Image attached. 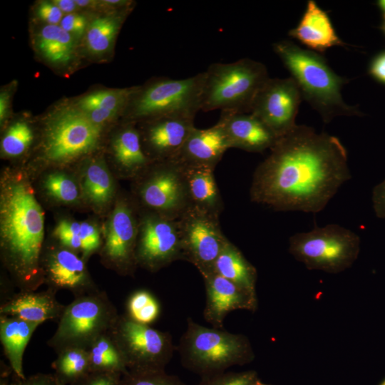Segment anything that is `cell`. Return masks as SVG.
<instances>
[{
	"label": "cell",
	"mask_w": 385,
	"mask_h": 385,
	"mask_svg": "<svg viewBox=\"0 0 385 385\" xmlns=\"http://www.w3.org/2000/svg\"><path fill=\"white\" fill-rule=\"evenodd\" d=\"M351 178L347 151L338 138L297 125L256 168L250 197L277 211L315 214Z\"/></svg>",
	"instance_id": "1"
},
{
	"label": "cell",
	"mask_w": 385,
	"mask_h": 385,
	"mask_svg": "<svg viewBox=\"0 0 385 385\" xmlns=\"http://www.w3.org/2000/svg\"><path fill=\"white\" fill-rule=\"evenodd\" d=\"M0 232L4 261L18 286L21 291H34L44 282V215L25 180L11 178L1 186Z\"/></svg>",
	"instance_id": "2"
},
{
	"label": "cell",
	"mask_w": 385,
	"mask_h": 385,
	"mask_svg": "<svg viewBox=\"0 0 385 385\" xmlns=\"http://www.w3.org/2000/svg\"><path fill=\"white\" fill-rule=\"evenodd\" d=\"M272 47L298 86L302 98L320 114L324 123L340 115H361L342 97V86L348 80L335 73L323 56L288 40L274 43Z\"/></svg>",
	"instance_id": "3"
},
{
	"label": "cell",
	"mask_w": 385,
	"mask_h": 385,
	"mask_svg": "<svg viewBox=\"0 0 385 385\" xmlns=\"http://www.w3.org/2000/svg\"><path fill=\"white\" fill-rule=\"evenodd\" d=\"M183 366L200 377L250 363L255 353L248 338L222 329L207 327L188 318L176 346Z\"/></svg>",
	"instance_id": "4"
},
{
	"label": "cell",
	"mask_w": 385,
	"mask_h": 385,
	"mask_svg": "<svg viewBox=\"0 0 385 385\" xmlns=\"http://www.w3.org/2000/svg\"><path fill=\"white\" fill-rule=\"evenodd\" d=\"M205 72L201 111L250 113L255 98L270 78L266 66L250 58L215 63Z\"/></svg>",
	"instance_id": "5"
},
{
	"label": "cell",
	"mask_w": 385,
	"mask_h": 385,
	"mask_svg": "<svg viewBox=\"0 0 385 385\" xmlns=\"http://www.w3.org/2000/svg\"><path fill=\"white\" fill-rule=\"evenodd\" d=\"M119 314L105 292L94 290L77 297L65 306L48 345L56 353L69 348L88 349L108 333Z\"/></svg>",
	"instance_id": "6"
},
{
	"label": "cell",
	"mask_w": 385,
	"mask_h": 385,
	"mask_svg": "<svg viewBox=\"0 0 385 385\" xmlns=\"http://www.w3.org/2000/svg\"><path fill=\"white\" fill-rule=\"evenodd\" d=\"M205 72L183 79L162 78L141 88H135L127 106L131 120L163 116L195 118L201 111Z\"/></svg>",
	"instance_id": "7"
},
{
	"label": "cell",
	"mask_w": 385,
	"mask_h": 385,
	"mask_svg": "<svg viewBox=\"0 0 385 385\" xmlns=\"http://www.w3.org/2000/svg\"><path fill=\"white\" fill-rule=\"evenodd\" d=\"M289 252L307 269L330 274L352 266L360 252V238L354 232L337 224L314 227L289 239Z\"/></svg>",
	"instance_id": "8"
},
{
	"label": "cell",
	"mask_w": 385,
	"mask_h": 385,
	"mask_svg": "<svg viewBox=\"0 0 385 385\" xmlns=\"http://www.w3.org/2000/svg\"><path fill=\"white\" fill-rule=\"evenodd\" d=\"M108 334L129 371L165 370L175 346L170 334L119 315Z\"/></svg>",
	"instance_id": "9"
},
{
	"label": "cell",
	"mask_w": 385,
	"mask_h": 385,
	"mask_svg": "<svg viewBox=\"0 0 385 385\" xmlns=\"http://www.w3.org/2000/svg\"><path fill=\"white\" fill-rule=\"evenodd\" d=\"M138 180L137 196L147 211L178 220L192 206L183 166L175 159L153 162Z\"/></svg>",
	"instance_id": "10"
},
{
	"label": "cell",
	"mask_w": 385,
	"mask_h": 385,
	"mask_svg": "<svg viewBox=\"0 0 385 385\" xmlns=\"http://www.w3.org/2000/svg\"><path fill=\"white\" fill-rule=\"evenodd\" d=\"M101 128L78 108L57 111L46 128L45 157L53 163H60L90 153L98 143Z\"/></svg>",
	"instance_id": "11"
},
{
	"label": "cell",
	"mask_w": 385,
	"mask_h": 385,
	"mask_svg": "<svg viewBox=\"0 0 385 385\" xmlns=\"http://www.w3.org/2000/svg\"><path fill=\"white\" fill-rule=\"evenodd\" d=\"M183 260L192 264L202 277L213 272L215 260L228 239L219 216L190 206L178 219Z\"/></svg>",
	"instance_id": "12"
},
{
	"label": "cell",
	"mask_w": 385,
	"mask_h": 385,
	"mask_svg": "<svg viewBox=\"0 0 385 385\" xmlns=\"http://www.w3.org/2000/svg\"><path fill=\"white\" fill-rule=\"evenodd\" d=\"M142 215L135 249L137 265L156 272L183 260L178 220L150 211Z\"/></svg>",
	"instance_id": "13"
},
{
	"label": "cell",
	"mask_w": 385,
	"mask_h": 385,
	"mask_svg": "<svg viewBox=\"0 0 385 385\" xmlns=\"http://www.w3.org/2000/svg\"><path fill=\"white\" fill-rule=\"evenodd\" d=\"M302 96L294 80L269 78L257 94L250 113L280 138L296 125Z\"/></svg>",
	"instance_id": "14"
},
{
	"label": "cell",
	"mask_w": 385,
	"mask_h": 385,
	"mask_svg": "<svg viewBox=\"0 0 385 385\" xmlns=\"http://www.w3.org/2000/svg\"><path fill=\"white\" fill-rule=\"evenodd\" d=\"M129 201L119 200L107 225L103 257L122 273L132 272L137 265L135 249L139 219Z\"/></svg>",
	"instance_id": "15"
},
{
	"label": "cell",
	"mask_w": 385,
	"mask_h": 385,
	"mask_svg": "<svg viewBox=\"0 0 385 385\" xmlns=\"http://www.w3.org/2000/svg\"><path fill=\"white\" fill-rule=\"evenodd\" d=\"M194 118L169 115L145 120L146 125L139 131L148 156L153 162L175 158L195 128Z\"/></svg>",
	"instance_id": "16"
},
{
	"label": "cell",
	"mask_w": 385,
	"mask_h": 385,
	"mask_svg": "<svg viewBox=\"0 0 385 385\" xmlns=\"http://www.w3.org/2000/svg\"><path fill=\"white\" fill-rule=\"evenodd\" d=\"M202 278L206 291L203 317L212 327L222 329L226 316L232 311L255 312L257 309V294L239 287L215 272L202 276Z\"/></svg>",
	"instance_id": "17"
},
{
	"label": "cell",
	"mask_w": 385,
	"mask_h": 385,
	"mask_svg": "<svg viewBox=\"0 0 385 385\" xmlns=\"http://www.w3.org/2000/svg\"><path fill=\"white\" fill-rule=\"evenodd\" d=\"M43 272L44 281L54 291L65 289L77 297L96 290L89 277L84 260L73 250L63 246L47 255Z\"/></svg>",
	"instance_id": "18"
},
{
	"label": "cell",
	"mask_w": 385,
	"mask_h": 385,
	"mask_svg": "<svg viewBox=\"0 0 385 385\" xmlns=\"http://www.w3.org/2000/svg\"><path fill=\"white\" fill-rule=\"evenodd\" d=\"M230 148L225 128L218 120L206 129L195 128L174 159L183 165L215 170L224 153Z\"/></svg>",
	"instance_id": "19"
},
{
	"label": "cell",
	"mask_w": 385,
	"mask_h": 385,
	"mask_svg": "<svg viewBox=\"0 0 385 385\" xmlns=\"http://www.w3.org/2000/svg\"><path fill=\"white\" fill-rule=\"evenodd\" d=\"M222 124L231 148L261 153L271 149L279 138L251 113L221 112Z\"/></svg>",
	"instance_id": "20"
},
{
	"label": "cell",
	"mask_w": 385,
	"mask_h": 385,
	"mask_svg": "<svg viewBox=\"0 0 385 385\" xmlns=\"http://www.w3.org/2000/svg\"><path fill=\"white\" fill-rule=\"evenodd\" d=\"M288 34L316 53L346 45L337 35L327 12L313 0L307 1L299 22Z\"/></svg>",
	"instance_id": "21"
},
{
	"label": "cell",
	"mask_w": 385,
	"mask_h": 385,
	"mask_svg": "<svg viewBox=\"0 0 385 385\" xmlns=\"http://www.w3.org/2000/svg\"><path fill=\"white\" fill-rule=\"evenodd\" d=\"M65 306L56 298L55 291H21L1 303L0 315L16 317L41 324L59 319Z\"/></svg>",
	"instance_id": "22"
},
{
	"label": "cell",
	"mask_w": 385,
	"mask_h": 385,
	"mask_svg": "<svg viewBox=\"0 0 385 385\" xmlns=\"http://www.w3.org/2000/svg\"><path fill=\"white\" fill-rule=\"evenodd\" d=\"M39 324L0 315V340L4 354L14 374L19 379L26 378L23 369V355Z\"/></svg>",
	"instance_id": "23"
},
{
	"label": "cell",
	"mask_w": 385,
	"mask_h": 385,
	"mask_svg": "<svg viewBox=\"0 0 385 385\" xmlns=\"http://www.w3.org/2000/svg\"><path fill=\"white\" fill-rule=\"evenodd\" d=\"M183 166L192 206L220 216L224 205L214 176V169Z\"/></svg>",
	"instance_id": "24"
},
{
	"label": "cell",
	"mask_w": 385,
	"mask_h": 385,
	"mask_svg": "<svg viewBox=\"0 0 385 385\" xmlns=\"http://www.w3.org/2000/svg\"><path fill=\"white\" fill-rule=\"evenodd\" d=\"M112 148L116 163L127 175L138 178L153 163L144 150L139 130L133 125L117 133Z\"/></svg>",
	"instance_id": "25"
},
{
	"label": "cell",
	"mask_w": 385,
	"mask_h": 385,
	"mask_svg": "<svg viewBox=\"0 0 385 385\" xmlns=\"http://www.w3.org/2000/svg\"><path fill=\"white\" fill-rule=\"evenodd\" d=\"M213 272L257 294V270L230 240L215 260Z\"/></svg>",
	"instance_id": "26"
},
{
	"label": "cell",
	"mask_w": 385,
	"mask_h": 385,
	"mask_svg": "<svg viewBox=\"0 0 385 385\" xmlns=\"http://www.w3.org/2000/svg\"><path fill=\"white\" fill-rule=\"evenodd\" d=\"M36 44L41 56L53 64H66L74 55V38L59 25L42 27L37 34Z\"/></svg>",
	"instance_id": "27"
},
{
	"label": "cell",
	"mask_w": 385,
	"mask_h": 385,
	"mask_svg": "<svg viewBox=\"0 0 385 385\" xmlns=\"http://www.w3.org/2000/svg\"><path fill=\"white\" fill-rule=\"evenodd\" d=\"M83 190L87 200L95 206L109 202L114 194L113 178L103 160L93 159L85 168Z\"/></svg>",
	"instance_id": "28"
},
{
	"label": "cell",
	"mask_w": 385,
	"mask_h": 385,
	"mask_svg": "<svg viewBox=\"0 0 385 385\" xmlns=\"http://www.w3.org/2000/svg\"><path fill=\"white\" fill-rule=\"evenodd\" d=\"M56 354L52 367L57 381L61 385H70L91 372L88 349L69 348Z\"/></svg>",
	"instance_id": "29"
},
{
	"label": "cell",
	"mask_w": 385,
	"mask_h": 385,
	"mask_svg": "<svg viewBox=\"0 0 385 385\" xmlns=\"http://www.w3.org/2000/svg\"><path fill=\"white\" fill-rule=\"evenodd\" d=\"M123 20V16L117 15L93 19L86 31L88 51L93 55L108 52L113 47Z\"/></svg>",
	"instance_id": "30"
},
{
	"label": "cell",
	"mask_w": 385,
	"mask_h": 385,
	"mask_svg": "<svg viewBox=\"0 0 385 385\" xmlns=\"http://www.w3.org/2000/svg\"><path fill=\"white\" fill-rule=\"evenodd\" d=\"M88 351L91 371L124 374L128 371L120 351L108 333L98 338Z\"/></svg>",
	"instance_id": "31"
},
{
	"label": "cell",
	"mask_w": 385,
	"mask_h": 385,
	"mask_svg": "<svg viewBox=\"0 0 385 385\" xmlns=\"http://www.w3.org/2000/svg\"><path fill=\"white\" fill-rule=\"evenodd\" d=\"M134 88L98 91L81 98L77 106L82 111L100 108L120 112L127 108Z\"/></svg>",
	"instance_id": "32"
},
{
	"label": "cell",
	"mask_w": 385,
	"mask_h": 385,
	"mask_svg": "<svg viewBox=\"0 0 385 385\" xmlns=\"http://www.w3.org/2000/svg\"><path fill=\"white\" fill-rule=\"evenodd\" d=\"M160 313V306L156 298L148 291L134 292L127 302V315L134 321L149 325Z\"/></svg>",
	"instance_id": "33"
},
{
	"label": "cell",
	"mask_w": 385,
	"mask_h": 385,
	"mask_svg": "<svg viewBox=\"0 0 385 385\" xmlns=\"http://www.w3.org/2000/svg\"><path fill=\"white\" fill-rule=\"evenodd\" d=\"M34 133L29 125L24 121L13 123L7 130L1 140V151L7 156L21 155L30 145Z\"/></svg>",
	"instance_id": "34"
},
{
	"label": "cell",
	"mask_w": 385,
	"mask_h": 385,
	"mask_svg": "<svg viewBox=\"0 0 385 385\" xmlns=\"http://www.w3.org/2000/svg\"><path fill=\"white\" fill-rule=\"evenodd\" d=\"M44 186L51 197L62 202H74L79 196L78 188L75 181L63 173L49 174L45 179Z\"/></svg>",
	"instance_id": "35"
},
{
	"label": "cell",
	"mask_w": 385,
	"mask_h": 385,
	"mask_svg": "<svg viewBox=\"0 0 385 385\" xmlns=\"http://www.w3.org/2000/svg\"><path fill=\"white\" fill-rule=\"evenodd\" d=\"M121 385H186L178 377L165 370L133 371L122 375Z\"/></svg>",
	"instance_id": "36"
},
{
	"label": "cell",
	"mask_w": 385,
	"mask_h": 385,
	"mask_svg": "<svg viewBox=\"0 0 385 385\" xmlns=\"http://www.w3.org/2000/svg\"><path fill=\"white\" fill-rule=\"evenodd\" d=\"M257 380L256 371H224L201 377L198 385H253Z\"/></svg>",
	"instance_id": "37"
},
{
	"label": "cell",
	"mask_w": 385,
	"mask_h": 385,
	"mask_svg": "<svg viewBox=\"0 0 385 385\" xmlns=\"http://www.w3.org/2000/svg\"><path fill=\"white\" fill-rule=\"evenodd\" d=\"M80 227L81 222L61 220L56 225L53 234L62 246L82 252L83 245L79 237Z\"/></svg>",
	"instance_id": "38"
},
{
	"label": "cell",
	"mask_w": 385,
	"mask_h": 385,
	"mask_svg": "<svg viewBox=\"0 0 385 385\" xmlns=\"http://www.w3.org/2000/svg\"><path fill=\"white\" fill-rule=\"evenodd\" d=\"M79 237L81 240L82 254L84 258L88 257L100 247L101 244L98 229L87 222H81Z\"/></svg>",
	"instance_id": "39"
},
{
	"label": "cell",
	"mask_w": 385,
	"mask_h": 385,
	"mask_svg": "<svg viewBox=\"0 0 385 385\" xmlns=\"http://www.w3.org/2000/svg\"><path fill=\"white\" fill-rule=\"evenodd\" d=\"M122 375L116 372L91 371L70 385H121Z\"/></svg>",
	"instance_id": "40"
},
{
	"label": "cell",
	"mask_w": 385,
	"mask_h": 385,
	"mask_svg": "<svg viewBox=\"0 0 385 385\" xmlns=\"http://www.w3.org/2000/svg\"><path fill=\"white\" fill-rule=\"evenodd\" d=\"M59 26L73 36H82L88 28L86 17L75 13L64 15Z\"/></svg>",
	"instance_id": "41"
},
{
	"label": "cell",
	"mask_w": 385,
	"mask_h": 385,
	"mask_svg": "<svg viewBox=\"0 0 385 385\" xmlns=\"http://www.w3.org/2000/svg\"><path fill=\"white\" fill-rule=\"evenodd\" d=\"M36 15L48 25H59L64 16L54 2L45 1L38 5Z\"/></svg>",
	"instance_id": "42"
},
{
	"label": "cell",
	"mask_w": 385,
	"mask_h": 385,
	"mask_svg": "<svg viewBox=\"0 0 385 385\" xmlns=\"http://www.w3.org/2000/svg\"><path fill=\"white\" fill-rule=\"evenodd\" d=\"M368 73L376 81L385 85V49L372 58Z\"/></svg>",
	"instance_id": "43"
},
{
	"label": "cell",
	"mask_w": 385,
	"mask_h": 385,
	"mask_svg": "<svg viewBox=\"0 0 385 385\" xmlns=\"http://www.w3.org/2000/svg\"><path fill=\"white\" fill-rule=\"evenodd\" d=\"M371 200L376 216L385 219V179L374 188Z\"/></svg>",
	"instance_id": "44"
},
{
	"label": "cell",
	"mask_w": 385,
	"mask_h": 385,
	"mask_svg": "<svg viewBox=\"0 0 385 385\" xmlns=\"http://www.w3.org/2000/svg\"><path fill=\"white\" fill-rule=\"evenodd\" d=\"M54 374L38 373L20 379L18 385H58Z\"/></svg>",
	"instance_id": "45"
},
{
	"label": "cell",
	"mask_w": 385,
	"mask_h": 385,
	"mask_svg": "<svg viewBox=\"0 0 385 385\" xmlns=\"http://www.w3.org/2000/svg\"><path fill=\"white\" fill-rule=\"evenodd\" d=\"M88 118L93 123L101 125V124L114 118L120 113L115 111L107 109H93L87 111H83Z\"/></svg>",
	"instance_id": "46"
},
{
	"label": "cell",
	"mask_w": 385,
	"mask_h": 385,
	"mask_svg": "<svg viewBox=\"0 0 385 385\" xmlns=\"http://www.w3.org/2000/svg\"><path fill=\"white\" fill-rule=\"evenodd\" d=\"M9 98L8 93L5 92L1 93L0 96V120L1 123L7 117L9 106Z\"/></svg>",
	"instance_id": "47"
},
{
	"label": "cell",
	"mask_w": 385,
	"mask_h": 385,
	"mask_svg": "<svg viewBox=\"0 0 385 385\" xmlns=\"http://www.w3.org/2000/svg\"><path fill=\"white\" fill-rule=\"evenodd\" d=\"M63 13L71 14L76 8V4L73 0H57L53 1Z\"/></svg>",
	"instance_id": "48"
},
{
	"label": "cell",
	"mask_w": 385,
	"mask_h": 385,
	"mask_svg": "<svg viewBox=\"0 0 385 385\" xmlns=\"http://www.w3.org/2000/svg\"><path fill=\"white\" fill-rule=\"evenodd\" d=\"M376 5L379 7L381 14V23L379 26L383 35L385 36V0H379L376 1Z\"/></svg>",
	"instance_id": "49"
},
{
	"label": "cell",
	"mask_w": 385,
	"mask_h": 385,
	"mask_svg": "<svg viewBox=\"0 0 385 385\" xmlns=\"http://www.w3.org/2000/svg\"><path fill=\"white\" fill-rule=\"evenodd\" d=\"M379 385H385V378L379 383Z\"/></svg>",
	"instance_id": "50"
},
{
	"label": "cell",
	"mask_w": 385,
	"mask_h": 385,
	"mask_svg": "<svg viewBox=\"0 0 385 385\" xmlns=\"http://www.w3.org/2000/svg\"><path fill=\"white\" fill-rule=\"evenodd\" d=\"M20 380V379H19ZM19 381L16 382V383H12L10 385H18L19 384Z\"/></svg>",
	"instance_id": "51"
},
{
	"label": "cell",
	"mask_w": 385,
	"mask_h": 385,
	"mask_svg": "<svg viewBox=\"0 0 385 385\" xmlns=\"http://www.w3.org/2000/svg\"><path fill=\"white\" fill-rule=\"evenodd\" d=\"M59 384V383H58ZM58 385H61V384H59Z\"/></svg>",
	"instance_id": "52"
},
{
	"label": "cell",
	"mask_w": 385,
	"mask_h": 385,
	"mask_svg": "<svg viewBox=\"0 0 385 385\" xmlns=\"http://www.w3.org/2000/svg\"><path fill=\"white\" fill-rule=\"evenodd\" d=\"M267 385H269V384H267Z\"/></svg>",
	"instance_id": "53"
}]
</instances>
